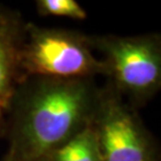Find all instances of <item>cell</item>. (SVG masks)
I'll list each match as a JSON object with an SVG mask.
<instances>
[{
    "label": "cell",
    "mask_w": 161,
    "mask_h": 161,
    "mask_svg": "<svg viewBox=\"0 0 161 161\" xmlns=\"http://www.w3.org/2000/svg\"><path fill=\"white\" fill-rule=\"evenodd\" d=\"M37 14L41 17H59L84 21L88 12L76 0H36Z\"/></svg>",
    "instance_id": "52a82bcc"
},
{
    "label": "cell",
    "mask_w": 161,
    "mask_h": 161,
    "mask_svg": "<svg viewBox=\"0 0 161 161\" xmlns=\"http://www.w3.org/2000/svg\"><path fill=\"white\" fill-rule=\"evenodd\" d=\"M91 122L101 161H161L160 144L139 111L108 83L101 86Z\"/></svg>",
    "instance_id": "277c9868"
},
{
    "label": "cell",
    "mask_w": 161,
    "mask_h": 161,
    "mask_svg": "<svg viewBox=\"0 0 161 161\" xmlns=\"http://www.w3.org/2000/svg\"><path fill=\"white\" fill-rule=\"evenodd\" d=\"M0 161H1V160H0Z\"/></svg>",
    "instance_id": "ba28073f"
},
{
    "label": "cell",
    "mask_w": 161,
    "mask_h": 161,
    "mask_svg": "<svg viewBox=\"0 0 161 161\" xmlns=\"http://www.w3.org/2000/svg\"><path fill=\"white\" fill-rule=\"evenodd\" d=\"M42 161H101L92 122L51 151Z\"/></svg>",
    "instance_id": "8992f818"
},
{
    "label": "cell",
    "mask_w": 161,
    "mask_h": 161,
    "mask_svg": "<svg viewBox=\"0 0 161 161\" xmlns=\"http://www.w3.org/2000/svg\"><path fill=\"white\" fill-rule=\"evenodd\" d=\"M99 91L93 79L24 78L11 103L0 160L42 161L91 122Z\"/></svg>",
    "instance_id": "6da1fadb"
},
{
    "label": "cell",
    "mask_w": 161,
    "mask_h": 161,
    "mask_svg": "<svg viewBox=\"0 0 161 161\" xmlns=\"http://www.w3.org/2000/svg\"><path fill=\"white\" fill-rule=\"evenodd\" d=\"M19 58L23 78L96 80L105 75L90 35L72 28L40 26L26 21Z\"/></svg>",
    "instance_id": "3957f363"
},
{
    "label": "cell",
    "mask_w": 161,
    "mask_h": 161,
    "mask_svg": "<svg viewBox=\"0 0 161 161\" xmlns=\"http://www.w3.org/2000/svg\"><path fill=\"white\" fill-rule=\"evenodd\" d=\"M102 60L107 82L131 107L139 111L161 89V35H90Z\"/></svg>",
    "instance_id": "7a4b0ae2"
},
{
    "label": "cell",
    "mask_w": 161,
    "mask_h": 161,
    "mask_svg": "<svg viewBox=\"0 0 161 161\" xmlns=\"http://www.w3.org/2000/svg\"><path fill=\"white\" fill-rule=\"evenodd\" d=\"M25 23L18 9L0 4V139L4 134L13 96L24 79L19 56Z\"/></svg>",
    "instance_id": "5b68a950"
}]
</instances>
